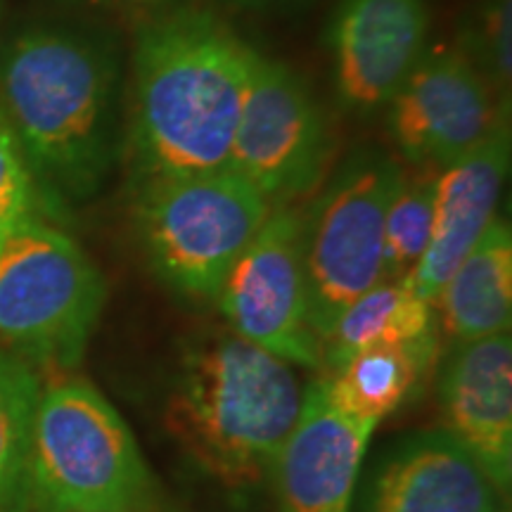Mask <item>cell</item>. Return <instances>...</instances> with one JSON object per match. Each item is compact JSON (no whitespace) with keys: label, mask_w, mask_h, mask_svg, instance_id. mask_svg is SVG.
<instances>
[{"label":"cell","mask_w":512,"mask_h":512,"mask_svg":"<svg viewBox=\"0 0 512 512\" xmlns=\"http://www.w3.org/2000/svg\"><path fill=\"white\" fill-rule=\"evenodd\" d=\"M254 53L202 8H176L140 27L128 124L138 183L230 169Z\"/></svg>","instance_id":"1"},{"label":"cell","mask_w":512,"mask_h":512,"mask_svg":"<svg viewBox=\"0 0 512 512\" xmlns=\"http://www.w3.org/2000/svg\"><path fill=\"white\" fill-rule=\"evenodd\" d=\"M119 69L93 38L38 29L0 64V110L34 178L86 197L105 181L119 143Z\"/></svg>","instance_id":"2"},{"label":"cell","mask_w":512,"mask_h":512,"mask_svg":"<svg viewBox=\"0 0 512 512\" xmlns=\"http://www.w3.org/2000/svg\"><path fill=\"white\" fill-rule=\"evenodd\" d=\"M283 358L235 332L185 349L166 394L164 422L183 451L228 489L264 482L302 408Z\"/></svg>","instance_id":"3"},{"label":"cell","mask_w":512,"mask_h":512,"mask_svg":"<svg viewBox=\"0 0 512 512\" xmlns=\"http://www.w3.org/2000/svg\"><path fill=\"white\" fill-rule=\"evenodd\" d=\"M36 508L147 510L152 477L133 432L93 384L64 380L41 389L29 446Z\"/></svg>","instance_id":"4"},{"label":"cell","mask_w":512,"mask_h":512,"mask_svg":"<svg viewBox=\"0 0 512 512\" xmlns=\"http://www.w3.org/2000/svg\"><path fill=\"white\" fill-rule=\"evenodd\" d=\"M271 204L238 171L140 181L133 219L147 264L166 287L216 302Z\"/></svg>","instance_id":"5"},{"label":"cell","mask_w":512,"mask_h":512,"mask_svg":"<svg viewBox=\"0 0 512 512\" xmlns=\"http://www.w3.org/2000/svg\"><path fill=\"white\" fill-rule=\"evenodd\" d=\"M105 297L98 266L62 230L34 216L0 240V339L19 358L76 366Z\"/></svg>","instance_id":"6"},{"label":"cell","mask_w":512,"mask_h":512,"mask_svg":"<svg viewBox=\"0 0 512 512\" xmlns=\"http://www.w3.org/2000/svg\"><path fill=\"white\" fill-rule=\"evenodd\" d=\"M401 178L392 157L361 150L304 214L306 299L320 342L363 292L384 280V216Z\"/></svg>","instance_id":"7"},{"label":"cell","mask_w":512,"mask_h":512,"mask_svg":"<svg viewBox=\"0 0 512 512\" xmlns=\"http://www.w3.org/2000/svg\"><path fill=\"white\" fill-rule=\"evenodd\" d=\"M330 155L328 121L306 83L287 64L254 53L230 169L271 207H287L323 181Z\"/></svg>","instance_id":"8"},{"label":"cell","mask_w":512,"mask_h":512,"mask_svg":"<svg viewBox=\"0 0 512 512\" xmlns=\"http://www.w3.org/2000/svg\"><path fill=\"white\" fill-rule=\"evenodd\" d=\"M302 228L304 214L271 209L228 271L216 302L235 335L290 366L318 368L323 342L309 320Z\"/></svg>","instance_id":"9"},{"label":"cell","mask_w":512,"mask_h":512,"mask_svg":"<svg viewBox=\"0 0 512 512\" xmlns=\"http://www.w3.org/2000/svg\"><path fill=\"white\" fill-rule=\"evenodd\" d=\"M496 95L463 50L425 53L387 105L394 145L406 162L441 169L510 117Z\"/></svg>","instance_id":"10"},{"label":"cell","mask_w":512,"mask_h":512,"mask_svg":"<svg viewBox=\"0 0 512 512\" xmlns=\"http://www.w3.org/2000/svg\"><path fill=\"white\" fill-rule=\"evenodd\" d=\"M427 34V0H342L328 34L342 105L356 114L387 107L425 55Z\"/></svg>","instance_id":"11"},{"label":"cell","mask_w":512,"mask_h":512,"mask_svg":"<svg viewBox=\"0 0 512 512\" xmlns=\"http://www.w3.org/2000/svg\"><path fill=\"white\" fill-rule=\"evenodd\" d=\"M377 430L332 406L323 380L304 389L299 418L268 477L278 512H351L368 441Z\"/></svg>","instance_id":"12"},{"label":"cell","mask_w":512,"mask_h":512,"mask_svg":"<svg viewBox=\"0 0 512 512\" xmlns=\"http://www.w3.org/2000/svg\"><path fill=\"white\" fill-rule=\"evenodd\" d=\"M508 169L510 117H505L477 147L437 171L430 245L403 278L420 299L434 304L448 275L496 219Z\"/></svg>","instance_id":"13"},{"label":"cell","mask_w":512,"mask_h":512,"mask_svg":"<svg viewBox=\"0 0 512 512\" xmlns=\"http://www.w3.org/2000/svg\"><path fill=\"white\" fill-rule=\"evenodd\" d=\"M501 494L453 434L432 430L384 453L358 512H501Z\"/></svg>","instance_id":"14"},{"label":"cell","mask_w":512,"mask_h":512,"mask_svg":"<svg viewBox=\"0 0 512 512\" xmlns=\"http://www.w3.org/2000/svg\"><path fill=\"white\" fill-rule=\"evenodd\" d=\"M448 434L479 460L501 491L512 479V342L510 332L453 344L439 380Z\"/></svg>","instance_id":"15"},{"label":"cell","mask_w":512,"mask_h":512,"mask_svg":"<svg viewBox=\"0 0 512 512\" xmlns=\"http://www.w3.org/2000/svg\"><path fill=\"white\" fill-rule=\"evenodd\" d=\"M441 328L453 344L501 335L512 318V233L503 219L489 223L477 245L448 275L437 299Z\"/></svg>","instance_id":"16"},{"label":"cell","mask_w":512,"mask_h":512,"mask_svg":"<svg viewBox=\"0 0 512 512\" xmlns=\"http://www.w3.org/2000/svg\"><path fill=\"white\" fill-rule=\"evenodd\" d=\"M439 358V332L411 342L373 344L349 356L323 380L325 394L349 418L380 425L401 408Z\"/></svg>","instance_id":"17"},{"label":"cell","mask_w":512,"mask_h":512,"mask_svg":"<svg viewBox=\"0 0 512 512\" xmlns=\"http://www.w3.org/2000/svg\"><path fill=\"white\" fill-rule=\"evenodd\" d=\"M437 330L434 304L425 302L406 280H382L363 292L323 342V363L328 373L337 370L356 351L373 344L411 342Z\"/></svg>","instance_id":"18"},{"label":"cell","mask_w":512,"mask_h":512,"mask_svg":"<svg viewBox=\"0 0 512 512\" xmlns=\"http://www.w3.org/2000/svg\"><path fill=\"white\" fill-rule=\"evenodd\" d=\"M41 389L24 358L0 351V512H31L29 446Z\"/></svg>","instance_id":"19"},{"label":"cell","mask_w":512,"mask_h":512,"mask_svg":"<svg viewBox=\"0 0 512 512\" xmlns=\"http://www.w3.org/2000/svg\"><path fill=\"white\" fill-rule=\"evenodd\" d=\"M437 171L403 174L384 216V280H401L418 266L432 238Z\"/></svg>","instance_id":"20"},{"label":"cell","mask_w":512,"mask_h":512,"mask_svg":"<svg viewBox=\"0 0 512 512\" xmlns=\"http://www.w3.org/2000/svg\"><path fill=\"white\" fill-rule=\"evenodd\" d=\"M463 53L475 62L496 93L508 98L512 81V0H486L470 24Z\"/></svg>","instance_id":"21"},{"label":"cell","mask_w":512,"mask_h":512,"mask_svg":"<svg viewBox=\"0 0 512 512\" xmlns=\"http://www.w3.org/2000/svg\"><path fill=\"white\" fill-rule=\"evenodd\" d=\"M36 178L8 117L0 110V240L34 219Z\"/></svg>","instance_id":"22"},{"label":"cell","mask_w":512,"mask_h":512,"mask_svg":"<svg viewBox=\"0 0 512 512\" xmlns=\"http://www.w3.org/2000/svg\"><path fill=\"white\" fill-rule=\"evenodd\" d=\"M34 512H147V510H121V508H36Z\"/></svg>","instance_id":"23"},{"label":"cell","mask_w":512,"mask_h":512,"mask_svg":"<svg viewBox=\"0 0 512 512\" xmlns=\"http://www.w3.org/2000/svg\"><path fill=\"white\" fill-rule=\"evenodd\" d=\"M223 3H230V5H238V8H256V5H264V3H273V0H223Z\"/></svg>","instance_id":"24"},{"label":"cell","mask_w":512,"mask_h":512,"mask_svg":"<svg viewBox=\"0 0 512 512\" xmlns=\"http://www.w3.org/2000/svg\"><path fill=\"white\" fill-rule=\"evenodd\" d=\"M95 3H107V0H95Z\"/></svg>","instance_id":"25"}]
</instances>
